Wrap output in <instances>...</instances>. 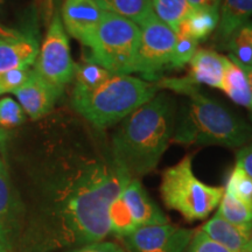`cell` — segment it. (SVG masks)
Wrapping results in <instances>:
<instances>
[{"label": "cell", "instance_id": "74e56055", "mask_svg": "<svg viewBox=\"0 0 252 252\" xmlns=\"http://www.w3.org/2000/svg\"><path fill=\"white\" fill-rule=\"evenodd\" d=\"M250 24H251V27H252V21H250Z\"/></svg>", "mask_w": 252, "mask_h": 252}, {"label": "cell", "instance_id": "ffe728a7", "mask_svg": "<svg viewBox=\"0 0 252 252\" xmlns=\"http://www.w3.org/2000/svg\"><path fill=\"white\" fill-rule=\"evenodd\" d=\"M104 11L128 19L137 25L145 20L152 9V0H97Z\"/></svg>", "mask_w": 252, "mask_h": 252}, {"label": "cell", "instance_id": "4fadbf2b", "mask_svg": "<svg viewBox=\"0 0 252 252\" xmlns=\"http://www.w3.org/2000/svg\"><path fill=\"white\" fill-rule=\"evenodd\" d=\"M224 55L210 49H198L190 60V71L181 80L189 86L200 84L217 88L220 90L224 75Z\"/></svg>", "mask_w": 252, "mask_h": 252}, {"label": "cell", "instance_id": "7c38bea8", "mask_svg": "<svg viewBox=\"0 0 252 252\" xmlns=\"http://www.w3.org/2000/svg\"><path fill=\"white\" fill-rule=\"evenodd\" d=\"M23 224L9 176L4 162L0 159V242L8 251L19 237Z\"/></svg>", "mask_w": 252, "mask_h": 252}, {"label": "cell", "instance_id": "f1b7e54d", "mask_svg": "<svg viewBox=\"0 0 252 252\" xmlns=\"http://www.w3.org/2000/svg\"><path fill=\"white\" fill-rule=\"evenodd\" d=\"M186 252H232L228 249L222 247L216 242H214L209 237H207L203 232L197 230L193 236L190 244Z\"/></svg>", "mask_w": 252, "mask_h": 252}, {"label": "cell", "instance_id": "277c9868", "mask_svg": "<svg viewBox=\"0 0 252 252\" xmlns=\"http://www.w3.org/2000/svg\"><path fill=\"white\" fill-rule=\"evenodd\" d=\"M160 193L167 208L193 222L207 219L219 207L224 188L198 180L193 172L191 157L187 156L163 172Z\"/></svg>", "mask_w": 252, "mask_h": 252}, {"label": "cell", "instance_id": "cb8c5ba5", "mask_svg": "<svg viewBox=\"0 0 252 252\" xmlns=\"http://www.w3.org/2000/svg\"><path fill=\"white\" fill-rule=\"evenodd\" d=\"M110 232L118 238H125L138 229L121 195L109 208Z\"/></svg>", "mask_w": 252, "mask_h": 252}, {"label": "cell", "instance_id": "484cf974", "mask_svg": "<svg viewBox=\"0 0 252 252\" xmlns=\"http://www.w3.org/2000/svg\"><path fill=\"white\" fill-rule=\"evenodd\" d=\"M197 50V41L193 39L187 33L179 31L176 32L175 46L173 49L169 69H181L190 62L195 52Z\"/></svg>", "mask_w": 252, "mask_h": 252}, {"label": "cell", "instance_id": "2e32d148", "mask_svg": "<svg viewBox=\"0 0 252 252\" xmlns=\"http://www.w3.org/2000/svg\"><path fill=\"white\" fill-rule=\"evenodd\" d=\"M220 90L232 102L247 108L252 119V89L250 82L243 68L229 56H225L224 59V75Z\"/></svg>", "mask_w": 252, "mask_h": 252}, {"label": "cell", "instance_id": "603a6c76", "mask_svg": "<svg viewBox=\"0 0 252 252\" xmlns=\"http://www.w3.org/2000/svg\"><path fill=\"white\" fill-rule=\"evenodd\" d=\"M74 76L76 78L75 90L91 91L108 80L111 76V72L91 60L87 59L84 62L75 65Z\"/></svg>", "mask_w": 252, "mask_h": 252}, {"label": "cell", "instance_id": "8fae6325", "mask_svg": "<svg viewBox=\"0 0 252 252\" xmlns=\"http://www.w3.org/2000/svg\"><path fill=\"white\" fill-rule=\"evenodd\" d=\"M121 196L138 228L168 223L167 216L150 197L139 179L132 178L121 193Z\"/></svg>", "mask_w": 252, "mask_h": 252}, {"label": "cell", "instance_id": "4dcf8cb0", "mask_svg": "<svg viewBox=\"0 0 252 252\" xmlns=\"http://www.w3.org/2000/svg\"><path fill=\"white\" fill-rule=\"evenodd\" d=\"M236 165L241 167L250 178H252V141L238 150L236 154Z\"/></svg>", "mask_w": 252, "mask_h": 252}, {"label": "cell", "instance_id": "52a82bcc", "mask_svg": "<svg viewBox=\"0 0 252 252\" xmlns=\"http://www.w3.org/2000/svg\"><path fill=\"white\" fill-rule=\"evenodd\" d=\"M34 70L47 83L61 90L74 77L75 64L71 59L68 36L58 12L53 17L46 39L39 50Z\"/></svg>", "mask_w": 252, "mask_h": 252}, {"label": "cell", "instance_id": "d590c367", "mask_svg": "<svg viewBox=\"0 0 252 252\" xmlns=\"http://www.w3.org/2000/svg\"><path fill=\"white\" fill-rule=\"evenodd\" d=\"M46 2H47V6H48V7H49V5H50V0H46Z\"/></svg>", "mask_w": 252, "mask_h": 252}, {"label": "cell", "instance_id": "d6986e66", "mask_svg": "<svg viewBox=\"0 0 252 252\" xmlns=\"http://www.w3.org/2000/svg\"><path fill=\"white\" fill-rule=\"evenodd\" d=\"M217 214L231 224L236 225L248 234H251L252 209L226 193L225 190L217 207Z\"/></svg>", "mask_w": 252, "mask_h": 252}, {"label": "cell", "instance_id": "30bf717a", "mask_svg": "<svg viewBox=\"0 0 252 252\" xmlns=\"http://www.w3.org/2000/svg\"><path fill=\"white\" fill-rule=\"evenodd\" d=\"M62 90L41 78L35 70H32L24 86L14 91L21 108L32 119L43 117L52 111L53 106L61 94Z\"/></svg>", "mask_w": 252, "mask_h": 252}, {"label": "cell", "instance_id": "9a60e30c", "mask_svg": "<svg viewBox=\"0 0 252 252\" xmlns=\"http://www.w3.org/2000/svg\"><path fill=\"white\" fill-rule=\"evenodd\" d=\"M39 55L37 41L25 35L18 40L0 39V75L18 68H30Z\"/></svg>", "mask_w": 252, "mask_h": 252}, {"label": "cell", "instance_id": "ba28073f", "mask_svg": "<svg viewBox=\"0 0 252 252\" xmlns=\"http://www.w3.org/2000/svg\"><path fill=\"white\" fill-rule=\"evenodd\" d=\"M194 234L190 229L166 223L139 226L123 241L127 252H185Z\"/></svg>", "mask_w": 252, "mask_h": 252}, {"label": "cell", "instance_id": "d4e9b609", "mask_svg": "<svg viewBox=\"0 0 252 252\" xmlns=\"http://www.w3.org/2000/svg\"><path fill=\"white\" fill-rule=\"evenodd\" d=\"M224 190L252 209V178L239 166L236 165L230 173Z\"/></svg>", "mask_w": 252, "mask_h": 252}, {"label": "cell", "instance_id": "1f68e13d", "mask_svg": "<svg viewBox=\"0 0 252 252\" xmlns=\"http://www.w3.org/2000/svg\"><path fill=\"white\" fill-rule=\"evenodd\" d=\"M189 5L196 9H210L220 12V4L223 0H187Z\"/></svg>", "mask_w": 252, "mask_h": 252}, {"label": "cell", "instance_id": "8d00e7d4", "mask_svg": "<svg viewBox=\"0 0 252 252\" xmlns=\"http://www.w3.org/2000/svg\"><path fill=\"white\" fill-rule=\"evenodd\" d=\"M251 244H252V230H251Z\"/></svg>", "mask_w": 252, "mask_h": 252}, {"label": "cell", "instance_id": "83f0119b", "mask_svg": "<svg viewBox=\"0 0 252 252\" xmlns=\"http://www.w3.org/2000/svg\"><path fill=\"white\" fill-rule=\"evenodd\" d=\"M31 71L30 68H18L0 75V94L14 93L21 86H24L25 82L30 77Z\"/></svg>", "mask_w": 252, "mask_h": 252}, {"label": "cell", "instance_id": "9c48e42d", "mask_svg": "<svg viewBox=\"0 0 252 252\" xmlns=\"http://www.w3.org/2000/svg\"><path fill=\"white\" fill-rule=\"evenodd\" d=\"M104 12L97 0H64L62 7L63 26L82 45L89 47Z\"/></svg>", "mask_w": 252, "mask_h": 252}, {"label": "cell", "instance_id": "f546056e", "mask_svg": "<svg viewBox=\"0 0 252 252\" xmlns=\"http://www.w3.org/2000/svg\"><path fill=\"white\" fill-rule=\"evenodd\" d=\"M65 252H126L121 245L113 242H94V243L72 248Z\"/></svg>", "mask_w": 252, "mask_h": 252}, {"label": "cell", "instance_id": "3957f363", "mask_svg": "<svg viewBox=\"0 0 252 252\" xmlns=\"http://www.w3.org/2000/svg\"><path fill=\"white\" fill-rule=\"evenodd\" d=\"M157 83L124 74H111L91 91L74 90L72 105L82 117L97 128L124 121L158 94Z\"/></svg>", "mask_w": 252, "mask_h": 252}, {"label": "cell", "instance_id": "4316f807", "mask_svg": "<svg viewBox=\"0 0 252 252\" xmlns=\"http://www.w3.org/2000/svg\"><path fill=\"white\" fill-rule=\"evenodd\" d=\"M24 122V112L21 105L12 98L0 100V125L2 127H13Z\"/></svg>", "mask_w": 252, "mask_h": 252}, {"label": "cell", "instance_id": "ac0fdd59", "mask_svg": "<svg viewBox=\"0 0 252 252\" xmlns=\"http://www.w3.org/2000/svg\"><path fill=\"white\" fill-rule=\"evenodd\" d=\"M220 12L210 9L194 8L191 13L180 24L178 31L187 33L198 42V40L206 39L219 26Z\"/></svg>", "mask_w": 252, "mask_h": 252}, {"label": "cell", "instance_id": "5b68a950", "mask_svg": "<svg viewBox=\"0 0 252 252\" xmlns=\"http://www.w3.org/2000/svg\"><path fill=\"white\" fill-rule=\"evenodd\" d=\"M140 39V27L111 12H104L89 48V60L111 74L132 72Z\"/></svg>", "mask_w": 252, "mask_h": 252}, {"label": "cell", "instance_id": "d6a6232c", "mask_svg": "<svg viewBox=\"0 0 252 252\" xmlns=\"http://www.w3.org/2000/svg\"><path fill=\"white\" fill-rule=\"evenodd\" d=\"M25 36L24 34H20L17 31L11 30V28H7L2 26L0 24V39H6V40H18L21 39V37Z\"/></svg>", "mask_w": 252, "mask_h": 252}, {"label": "cell", "instance_id": "7a4b0ae2", "mask_svg": "<svg viewBox=\"0 0 252 252\" xmlns=\"http://www.w3.org/2000/svg\"><path fill=\"white\" fill-rule=\"evenodd\" d=\"M160 89H168L185 94L188 105L175 119L172 141L186 145H220L225 147L244 146L252 139V127L208 98L197 87L189 86L180 78H161L157 82Z\"/></svg>", "mask_w": 252, "mask_h": 252}, {"label": "cell", "instance_id": "8992f818", "mask_svg": "<svg viewBox=\"0 0 252 252\" xmlns=\"http://www.w3.org/2000/svg\"><path fill=\"white\" fill-rule=\"evenodd\" d=\"M140 39L132 72L143 80L157 83L161 80L163 70L169 69L176 33L162 23L153 11L139 24Z\"/></svg>", "mask_w": 252, "mask_h": 252}, {"label": "cell", "instance_id": "44dd1931", "mask_svg": "<svg viewBox=\"0 0 252 252\" xmlns=\"http://www.w3.org/2000/svg\"><path fill=\"white\" fill-rule=\"evenodd\" d=\"M152 9L162 23L176 33L180 24L194 8L187 0H152Z\"/></svg>", "mask_w": 252, "mask_h": 252}, {"label": "cell", "instance_id": "836d02e7", "mask_svg": "<svg viewBox=\"0 0 252 252\" xmlns=\"http://www.w3.org/2000/svg\"><path fill=\"white\" fill-rule=\"evenodd\" d=\"M239 65H241V64H239ZM241 67L243 68V70L245 71V74H247V76L249 78V82H250L251 89H252V67H243V65H241Z\"/></svg>", "mask_w": 252, "mask_h": 252}, {"label": "cell", "instance_id": "6da1fadb", "mask_svg": "<svg viewBox=\"0 0 252 252\" xmlns=\"http://www.w3.org/2000/svg\"><path fill=\"white\" fill-rule=\"evenodd\" d=\"M175 119L174 100L159 93L122 121L111 149L131 178L140 179L157 168L172 141Z\"/></svg>", "mask_w": 252, "mask_h": 252}, {"label": "cell", "instance_id": "e575fe53", "mask_svg": "<svg viewBox=\"0 0 252 252\" xmlns=\"http://www.w3.org/2000/svg\"><path fill=\"white\" fill-rule=\"evenodd\" d=\"M0 252H8V250H7V248H6V247H5V245L1 243V242H0Z\"/></svg>", "mask_w": 252, "mask_h": 252}, {"label": "cell", "instance_id": "7402d4cb", "mask_svg": "<svg viewBox=\"0 0 252 252\" xmlns=\"http://www.w3.org/2000/svg\"><path fill=\"white\" fill-rule=\"evenodd\" d=\"M229 58L243 67H252V27L250 21L239 27L226 41Z\"/></svg>", "mask_w": 252, "mask_h": 252}, {"label": "cell", "instance_id": "e0dca14e", "mask_svg": "<svg viewBox=\"0 0 252 252\" xmlns=\"http://www.w3.org/2000/svg\"><path fill=\"white\" fill-rule=\"evenodd\" d=\"M220 8L216 35L225 42L239 27L249 23L252 17V0H223Z\"/></svg>", "mask_w": 252, "mask_h": 252}, {"label": "cell", "instance_id": "5bb4252c", "mask_svg": "<svg viewBox=\"0 0 252 252\" xmlns=\"http://www.w3.org/2000/svg\"><path fill=\"white\" fill-rule=\"evenodd\" d=\"M198 230L212 241L216 242L230 251L252 252L251 234H248L236 225L231 224L217 213Z\"/></svg>", "mask_w": 252, "mask_h": 252}]
</instances>
